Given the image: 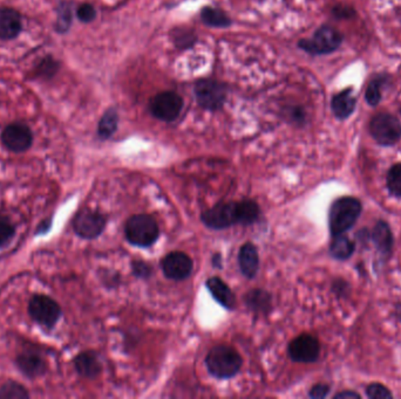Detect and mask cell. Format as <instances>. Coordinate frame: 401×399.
Segmentation results:
<instances>
[{
    "label": "cell",
    "instance_id": "f546056e",
    "mask_svg": "<svg viewBox=\"0 0 401 399\" xmlns=\"http://www.w3.org/2000/svg\"><path fill=\"white\" fill-rule=\"evenodd\" d=\"M70 24H72V13H70V6L68 4H63L58 10V20H56V31L60 33L68 31Z\"/></svg>",
    "mask_w": 401,
    "mask_h": 399
},
{
    "label": "cell",
    "instance_id": "8992f818",
    "mask_svg": "<svg viewBox=\"0 0 401 399\" xmlns=\"http://www.w3.org/2000/svg\"><path fill=\"white\" fill-rule=\"evenodd\" d=\"M28 313L32 319L46 329H52L61 318V308L58 302L47 295H34L28 303Z\"/></svg>",
    "mask_w": 401,
    "mask_h": 399
},
{
    "label": "cell",
    "instance_id": "836d02e7",
    "mask_svg": "<svg viewBox=\"0 0 401 399\" xmlns=\"http://www.w3.org/2000/svg\"><path fill=\"white\" fill-rule=\"evenodd\" d=\"M332 15L336 19L346 20V19H353L357 15V11L352 6H348L345 4H339L332 8Z\"/></svg>",
    "mask_w": 401,
    "mask_h": 399
},
{
    "label": "cell",
    "instance_id": "2e32d148",
    "mask_svg": "<svg viewBox=\"0 0 401 399\" xmlns=\"http://www.w3.org/2000/svg\"><path fill=\"white\" fill-rule=\"evenodd\" d=\"M239 270L244 277L253 279L260 267V256L256 246L253 242H246L241 247L238 253Z\"/></svg>",
    "mask_w": 401,
    "mask_h": 399
},
{
    "label": "cell",
    "instance_id": "30bf717a",
    "mask_svg": "<svg viewBox=\"0 0 401 399\" xmlns=\"http://www.w3.org/2000/svg\"><path fill=\"white\" fill-rule=\"evenodd\" d=\"M183 108V100L172 91H163L151 98V112L156 119L172 122L179 117Z\"/></svg>",
    "mask_w": 401,
    "mask_h": 399
},
{
    "label": "cell",
    "instance_id": "d6a6232c",
    "mask_svg": "<svg viewBox=\"0 0 401 399\" xmlns=\"http://www.w3.org/2000/svg\"><path fill=\"white\" fill-rule=\"evenodd\" d=\"M366 395L369 398L372 399H387L393 397L390 390L379 383H373L371 386H367Z\"/></svg>",
    "mask_w": 401,
    "mask_h": 399
},
{
    "label": "cell",
    "instance_id": "1f68e13d",
    "mask_svg": "<svg viewBox=\"0 0 401 399\" xmlns=\"http://www.w3.org/2000/svg\"><path fill=\"white\" fill-rule=\"evenodd\" d=\"M196 40V37L193 35V31H189V30H177L175 32V35H174V41H175L176 45L181 47V48H186V47H190L193 46V42Z\"/></svg>",
    "mask_w": 401,
    "mask_h": 399
},
{
    "label": "cell",
    "instance_id": "3957f363",
    "mask_svg": "<svg viewBox=\"0 0 401 399\" xmlns=\"http://www.w3.org/2000/svg\"><path fill=\"white\" fill-rule=\"evenodd\" d=\"M125 235L132 245L149 247L158 240L160 228L149 214H135L127 221Z\"/></svg>",
    "mask_w": 401,
    "mask_h": 399
},
{
    "label": "cell",
    "instance_id": "6da1fadb",
    "mask_svg": "<svg viewBox=\"0 0 401 399\" xmlns=\"http://www.w3.org/2000/svg\"><path fill=\"white\" fill-rule=\"evenodd\" d=\"M205 365L215 379H228L238 374L243 360L234 348L219 344L208 353Z\"/></svg>",
    "mask_w": 401,
    "mask_h": 399
},
{
    "label": "cell",
    "instance_id": "5b68a950",
    "mask_svg": "<svg viewBox=\"0 0 401 399\" xmlns=\"http://www.w3.org/2000/svg\"><path fill=\"white\" fill-rule=\"evenodd\" d=\"M369 133L376 143L390 147L401 138V123L390 112H378L369 121Z\"/></svg>",
    "mask_w": 401,
    "mask_h": 399
},
{
    "label": "cell",
    "instance_id": "d590c367",
    "mask_svg": "<svg viewBox=\"0 0 401 399\" xmlns=\"http://www.w3.org/2000/svg\"><path fill=\"white\" fill-rule=\"evenodd\" d=\"M132 270L134 275L141 279H148L151 275V266L141 260H135L132 263Z\"/></svg>",
    "mask_w": 401,
    "mask_h": 399
},
{
    "label": "cell",
    "instance_id": "4316f807",
    "mask_svg": "<svg viewBox=\"0 0 401 399\" xmlns=\"http://www.w3.org/2000/svg\"><path fill=\"white\" fill-rule=\"evenodd\" d=\"M30 393L19 383L8 381L0 388V399H27Z\"/></svg>",
    "mask_w": 401,
    "mask_h": 399
},
{
    "label": "cell",
    "instance_id": "7c38bea8",
    "mask_svg": "<svg viewBox=\"0 0 401 399\" xmlns=\"http://www.w3.org/2000/svg\"><path fill=\"white\" fill-rule=\"evenodd\" d=\"M1 142L8 150L24 152L33 143V133L24 123H12L1 133Z\"/></svg>",
    "mask_w": 401,
    "mask_h": 399
},
{
    "label": "cell",
    "instance_id": "7402d4cb",
    "mask_svg": "<svg viewBox=\"0 0 401 399\" xmlns=\"http://www.w3.org/2000/svg\"><path fill=\"white\" fill-rule=\"evenodd\" d=\"M353 252H355V242L344 235H333V240L330 245V253L334 259H348Z\"/></svg>",
    "mask_w": 401,
    "mask_h": 399
},
{
    "label": "cell",
    "instance_id": "9a60e30c",
    "mask_svg": "<svg viewBox=\"0 0 401 399\" xmlns=\"http://www.w3.org/2000/svg\"><path fill=\"white\" fill-rule=\"evenodd\" d=\"M23 22L19 12L3 7L0 8V39L1 40H11L18 37L20 33Z\"/></svg>",
    "mask_w": 401,
    "mask_h": 399
},
{
    "label": "cell",
    "instance_id": "5bb4252c",
    "mask_svg": "<svg viewBox=\"0 0 401 399\" xmlns=\"http://www.w3.org/2000/svg\"><path fill=\"white\" fill-rule=\"evenodd\" d=\"M357 107V98L352 88H346L340 93L334 95L331 101V109L338 119H348L355 112Z\"/></svg>",
    "mask_w": 401,
    "mask_h": 399
},
{
    "label": "cell",
    "instance_id": "e0dca14e",
    "mask_svg": "<svg viewBox=\"0 0 401 399\" xmlns=\"http://www.w3.org/2000/svg\"><path fill=\"white\" fill-rule=\"evenodd\" d=\"M205 286H207L208 291L210 292L211 295H212V298L219 305L223 306L224 308L230 309V310L235 309V294L232 293L230 287L225 284L224 281L222 280L221 277H214L208 279Z\"/></svg>",
    "mask_w": 401,
    "mask_h": 399
},
{
    "label": "cell",
    "instance_id": "44dd1931",
    "mask_svg": "<svg viewBox=\"0 0 401 399\" xmlns=\"http://www.w3.org/2000/svg\"><path fill=\"white\" fill-rule=\"evenodd\" d=\"M246 307L255 313H267L271 309V296L263 289H253L244 296Z\"/></svg>",
    "mask_w": 401,
    "mask_h": 399
},
{
    "label": "cell",
    "instance_id": "9c48e42d",
    "mask_svg": "<svg viewBox=\"0 0 401 399\" xmlns=\"http://www.w3.org/2000/svg\"><path fill=\"white\" fill-rule=\"evenodd\" d=\"M105 228V216L89 209L79 211L73 219L74 232L80 238L87 240L98 238Z\"/></svg>",
    "mask_w": 401,
    "mask_h": 399
},
{
    "label": "cell",
    "instance_id": "484cf974",
    "mask_svg": "<svg viewBox=\"0 0 401 399\" xmlns=\"http://www.w3.org/2000/svg\"><path fill=\"white\" fill-rule=\"evenodd\" d=\"M387 77L385 75H376L369 81L366 88L365 98L366 102L371 107H376L381 101V87L386 82Z\"/></svg>",
    "mask_w": 401,
    "mask_h": 399
},
{
    "label": "cell",
    "instance_id": "8fae6325",
    "mask_svg": "<svg viewBox=\"0 0 401 399\" xmlns=\"http://www.w3.org/2000/svg\"><path fill=\"white\" fill-rule=\"evenodd\" d=\"M320 344L316 337L303 334L288 344V355L292 361L298 363H312L319 358Z\"/></svg>",
    "mask_w": 401,
    "mask_h": 399
},
{
    "label": "cell",
    "instance_id": "ac0fdd59",
    "mask_svg": "<svg viewBox=\"0 0 401 399\" xmlns=\"http://www.w3.org/2000/svg\"><path fill=\"white\" fill-rule=\"evenodd\" d=\"M17 367L25 376L30 379H35L44 375L46 372V363L38 354L25 353L18 356L15 360Z\"/></svg>",
    "mask_w": 401,
    "mask_h": 399
},
{
    "label": "cell",
    "instance_id": "74e56055",
    "mask_svg": "<svg viewBox=\"0 0 401 399\" xmlns=\"http://www.w3.org/2000/svg\"><path fill=\"white\" fill-rule=\"evenodd\" d=\"M336 399H359L360 398V395L359 393H355V391H351V390H348V391H343V393H339L334 396Z\"/></svg>",
    "mask_w": 401,
    "mask_h": 399
},
{
    "label": "cell",
    "instance_id": "e575fe53",
    "mask_svg": "<svg viewBox=\"0 0 401 399\" xmlns=\"http://www.w3.org/2000/svg\"><path fill=\"white\" fill-rule=\"evenodd\" d=\"M77 15L79 20L82 21V22H91L96 17V11H95L94 7L91 6V4H82L77 7Z\"/></svg>",
    "mask_w": 401,
    "mask_h": 399
},
{
    "label": "cell",
    "instance_id": "d6986e66",
    "mask_svg": "<svg viewBox=\"0 0 401 399\" xmlns=\"http://www.w3.org/2000/svg\"><path fill=\"white\" fill-rule=\"evenodd\" d=\"M74 367L77 374L86 379H95L101 372V363L93 351H84L74 360Z\"/></svg>",
    "mask_w": 401,
    "mask_h": 399
},
{
    "label": "cell",
    "instance_id": "52a82bcc",
    "mask_svg": "<svg viewBox=\"0 0 401 399\" xmlns=\"http://www.w3.org/2000/svg\"><path fill=\"white\" fill-rule=\"evenodd\" d=\"M200 221L211 230H224L238 224V203H218L200 214Z\"/></svg>",
    "mask_w": 401,
    "mask_h": 399
},
{
    "label": "cell",
    "instance_id": "f1b7e54d",
    "mask_svg": "<svg viewBox=\"0 0 401 399\" xmlns=\"http://www.w3.org/2000/svg\"><path fill=\"white\" fill-rule=\"evenodd\" d=\"M387 188L394 196L401 197V163L390 169L387 174Z\"/></svg>",
    "mask_w": 401,
    "mask_h": 399
},
{
    "label": "cell",
    "instance_id": "83f0119b",
    "mask_svg": "<svg viewBox=\"0 0 401 399\" xmlns=\"http://www.w3.org/2000/svg\"><path fill=\"white\" fill-rule=\"evenodd\" d=\"M59 70V63L56 60L53 59L52 56H47L45 59H42L35 68V74L37 77L42 79H52L56 75V72Z\"/></svg>",
    "mask_w": 401,
    "mask_h": 399
},
{
    "label": "cell",
    "instance_id": "ba28073f",
    "mask_svg": "<svg viewBox=\"0 0 401 399\" xmlns=\"http://www.w3.org/2000/svg\"><path fill=\"white\" fill-rule=\"evenodd\" d=\"M195 95L198 105L207 110H218L227 98V87L218 81L205 79L197 82Z\"/></svg>",
    "mask_w": 401,
    "mask_h": 399
},
{
    "label": "cell",
    "instance_id": "ab89813d",
    "mask_svg": "<svg viewBox=\"0 0 401 399\" xmlns=\"http://www.w3.org/2000/svg\"><path fill=\"white\" fill-rule=\"evenodd\" d=\"M212 265H214L215 267H217V268H219V270H221L222 256L221 254H219V253H217V254H215V256H212Z\"/></svg>",
    "mask_w": 401,
    "mask_h": 399
},
{
    "label": "cell",
    "instance_id": "603a6c76",
    "mask_svg": "<svg viewBox=\"0 0 401 399\" xmlns=\"http://www.w3.org/2000/svg\"><path fill=\"white\" fill-rule=\"evenodd\" d=\"M200 19L204 24L210 27L224 28L228 27L231 24L230 18L222 10L212 8V7H205L200 12Z\"/></svg>",
    "mask_w": 401,
    "mask_h": 399
},
{
    "label": "cell",
    "instance_id": "277c9868",
    "mask_svg": "<svg viewBox=\"0 0 401 399\" xmlns=\"http://www.w3.org/2000/svg\"><path fill=\"white\" fill-rule=\"evenodd\" d=\"M344 40V35L340 32L324 25L320 26L311 39H303L298 42L299 48L305 51L311 55H326L336 52Z\"/></svg>",
    "mask_w": 401,
    "mask_h": 399
},
{
    "label": "cell",
    "instance_id": "f35d334b",
    "mask_svg": "<svg viewBox=\"0 0 401 399\" xmlns=\"http://www.w3.org/2000/svg\"><path fill=\"white\" fill-rule=\"evenodd\" d=\"M51 221H44L42 224L39 225L38 230H37V233L40 235V233H46L51 228Z\"/></svg>",
    "mask_w": 401,
    "mask_h": 399
},
{
    "label": "cell",
    "instance_id": "cb8c5ba5",
    "mask_svg": "<svg viewBox=\"0 0 401 399\" xmlns=\"http://www.w3.org/2000/svg\"><path fill=\"white\" fill-rule=\"evenodd\" d=\"M237 203H238V224L248 226L258 221L260 210L256 202L246 200Z\"/></svg>",
    "mask_w": 401,
    "mask_h": 399
},
{
    "label": "cell",
    "instance_id": "7a4b0ae2",
    "mask_svg": "<svg viewBox=\"0 0 401 399\" xmlns=\"http://www.w3.org/2000/svg\"><path fill=\"white\" fill-rule=\"evenodd\" d=\"M362 214V204L353 197H341L331 205L329 226L331 235H344L353 228Z\"/></svg>",
    "mask_w": 401,
    "mask_h": 399
},
{
    "label": "cell",
    "instance_id": "8d00e7d4",
    "mask_svg": "<svg viewBox=\"0 0 401 399\" xmlns=\"http://www.w3.org/2000/svg\"><path fill=\"white\" fill-rule=\"evenodd\" d=\"M329 393H330V386L326 384H316L312 389L310 390L309 396L311 398L322 399L325 398Z\"/></svg>",
    "mask_w": 401,
    "mask_h": 399
},
{
    "label": "cell",
    "instance_id": "4fadbf2b",
    "mask_svg": "<svg viewBox=\"0 0 401 399\" xmlns=\"http://www.w3.org/2000/svg\"><path fill=\"white\" fill-rule=\"evenodd\" d=\"M193 263L188 254L172 252L161 261L162 272L172 280H184L193 272Z\"/></svg>",
    "mask_w": 401,
    "mask_h": 399
},
{
    "label": "cell",
    "instance_id": "ffe728a7",
    "mask_svg": "<svg viewBox=\"0 0 401 399\" xmlns=\"http://www.w3.org/2000/svg\"><path fill=\"white\" fill-rule=\"evenodd\" d=\"M373 242L383 256H390L393 247V235L386 221H379L373 228Z\"/></svg>",
    "mask_w": 401,
    "mask_h": 399
},
{
    "label": "cell",
    "instance_id": "d4e9b609",
    "mask_svg": "<svg viewBox=\"0 0 401 399\" xmlns=\"http://www.w3.org/2000/svg\"><path fill=\"white\" fill-rule=\"evenodd\" d=\"M117 122H119V115L115 109L110 108L102 116L98 126V135L101 140H107L115 133L117 129Z\"/></svg>",
    "mask_w": 401,
    "mask_h": 399
},
{
    "label": "cell",
    "instance_id": "4dcf8cb0",
    "mask_svg": "<svg viewBox=\"0 0 401 399\" xmlns=\"http://www.w3.org/2000/svg\"><path fill=\"white\" fill-rule=\"evenodd\" d=\"M15 235V228L11 223L10 219L0 216V249H3L11 242Z\"/></svg>",
    "mask_w": 401,
    "mask_h": 399
}]
</instances>
